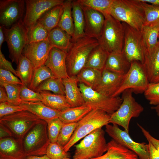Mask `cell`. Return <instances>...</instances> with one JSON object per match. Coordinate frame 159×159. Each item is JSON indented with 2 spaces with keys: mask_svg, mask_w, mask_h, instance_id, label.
<instances>
[{
  "mask_svg": "<svg viewBox=\"0 0 159 159\" xmlns=\"http://www.w3.org/2000/svg\"><path fill=\"white\" fill-rule=\"evenodd\" d=\"M143 65L150 83L159 82V39L155 47L145 53Z\"/></svg>",
  "mask_w": 159,
  "mask_h": 159,
  "instance_id": "44dd1931",
  "label": "cell"
},
{
  "mask_svg": "<svg viewBox=\"0 0 159 159\" xmlns=\"http://www.w3.org/2000/svg\"><path fill=\"white\" fill-rule=\"evenodd\" d=\"M19 105L47 123L59 117L61 112L47 106L41 101L22 102Z\"/></svg>",
  "mask_w": 159,
  "mask_h": 159,
  "instance_id": "603a6c76",
  "label": "cell"
},
{
  "mask_svg": "<svg viewBox=\"0 0 159 159\" xmlns=\"http://www.w3.org/2000/svg\"><path fill=\"white\" fill-rule=\"evenodd\" d=\"M26 13L23 19L26 30L36 23L47 11L57 5H63V0H25Z\"/></svg>",
  "mask_w": 159,
  "mask_h": 159,
  "instance_id": "5bb4252c",
  "label": "cell"
},
{
  "mask_svg": "<svg viewBox=\"0 0 159 159\" xmlns=\"http://www.w3.org/2000/svg\"><path fill=\"white\" fill-rule=\"evenodd\" d=\"M77 122L64 124L58 136L57 143L64 147L69 142L76 128Z\"/></svg>",
  "mask_w": 159,
  "mask_h": 159,
  "instance_id": "b9f144b4",
  "label": "cell"
},
{
  "mask_svg": "<svg viewBox=\"0 0 159 159\" xmlns=\"http://www.w3.org/2000/svg\"><path fill=\"white\" fill-rule=\"evenodd\" d=\"M110 115L97 109H92L77 122L74 132L69 142L64 147L68 152L71 148L81 139L96 130L110 123Z\"/></svg>",
  "mask_w": 159,
  "mask_h": 159,
  "instance_id": "3957f363",
  "label": "cell"
},
{
  "mask_svg": "<svg viewBox=\"0 0 159 159\" xmlns=\"http://www.w3.org/2000/svg\"><path fill=\"white\" fill-rule=\"evenodd\" d=\"M23 140L12 137L0 139V159H26Z\"/></svg>",
  "mask_w": 159,
  "mask_h": 159,
  "instance_id": "ffe728a7",
  "label": "cell"
},
{
  "mask_svg": "<svg viewBox=\"0 0 159 159\" xmlns=\"http://www.w3.org/2000/svg\"><path fill=\"white\" fill-rule=\"evenodd\" d=\"M152 107L153 109L155 111L157 115L159 118V104L158 105L154 106Z\"/></svg>",
  "mask_w": 159,
  "mask_h": 159,
  "instance_id": "680465c9",
  "label": "cell"
},
{
  "mask_svg": "<svg viewBox=\"0 0 159 159\" xmlns=\"http://www.w3.org/2000/svg\"><path fill=\"white\" fill-rule=\"evenodd\" d=\"M0 82L11 85H23L20 80L13 73L1 69H0Z\"/></svg>",
  "mask_w": 159,
  "mask_h": 159,
  "instance_id": "c3c4849f",
  "label": "cell"
},
{
  "mask_svg": "<svg viewBox=\"0 0 159 159\" xmlns=\"http://www.w3.org/2000/svg\"><path fill=\"white\" fill-rule=\"evenodd\" d=\"M147 47L146 52L153 49L157 45L159 34V21L153 24L143 26L140 31Z\"/></svg>",
  "mask_w": 159,
  "mask_h": 159,
  "instance_id": "e575fe53",
  "label": "cell"
},
{
  "mask_svg": "<svg viewBox=\"0 0 159 159\" xmlns=\"http://www.w3.org/2000/svg\"><path fill=\"white\" fill-rule=\"evenodd\" d=\"M16 70L17 77L23 85L29 87L31 82L34 68L30 61L22 54L19 58Z\"/></svg>",
  "mask_w": 159,
  "mask_h": 159,
  "instance_id": "4dcf8cb0",
  "label": "cell"
},
{
  "mask_svg": "<svg viewBox=\"0 0 159 159\" xmlns=\"http://www.w3.org/2000/svg\"><path fill=\"white\" fill-rule=\"evenodd\" d=\"M85 102L92 109L102 110L111 115L119 108L122 102L119 96L109 97L98 92L84 83L78 85Z\"/></svg>",
  "mask_w": 159,
  "mask_h": 159,
  "instance_id": "30bf717a",
  "label": "cell"
},
{
  "mask_svg": "<svg viewBox=\"0 0 159 159\" xmlns=\"http://www.w3.org/2000/svg\"><path fill=\"white\" fill-rule=\"evenodd\" d=\"M149 83L143 64L136 61L132 62L129 69L124 75L121 85L114 97L119 96L127 89L131 90L136 94L144 93Z\"/></svg>",
  "mask_w": 159,
  "mask_h": 159,
  "instance_id": "8fae6325",
  "label": "cell"
},
{
  "mask_svg": "<svg viewBox=\"0 0 159 159\" xmlns=\"http://www.w3.org/2000/svg\"><path fill=\"white\" fill-rule=\"evenodd\" d=\"M145 98L149 104L154 106L159 104V82L149 83L144 93Z\"/></svg>",
  "mask_w": 159,
  "mask_h": 159,
  "instance_id": "f6af8a7d",
  "label": "cell"
},
{
  "mask_svg": "<svg viewBox=\"0 0 159 159\" xmlns=\"http://www.w3.org/2000/svg\"><path fill=\"white\" fill-rule=\"evenodd\" d=\"M65 88V97L72 107L80 106L85 104V102L75 76L69 77L62 79Z\"/></svg>",
  "mask_w": 159,
  "mask_h": 159,
  "instance_id": "7402d4cb",
  "label": "cell"
},
{
  "mask_svg": "<svg viewBox=\"0 0 159 159\" xmlns=\"http://www.w3.org/2000/svg\"><path fill=\"white\" fill-rule=\"evenodd\" d=\"M46 155L50 159H64L69 158L68 152H66L64 148L57 142L50 143L47 148Z\"/></svg>",
  "mask_w": 159,
  "mask_h": 159,
  "instance_id": "ee69618b",
  "label": "cell"
},
{
  "mask_svg": "<svg viewBox=\"0 0 159 159\" xmlns=\"http://www.w3.org/2000/svg\"><path fill=\"white\" fill-rule=\"evenodd\" d=\"M81 5L85 17V35L98 40L103 28L105 16L100 12Z\"/></svg>",
  "mask_w": 159,
  "mask_h": 159,
  "instance_id": "e0dca14e",
  "label": "cell"
},
{
  "mask_svg": "<svg viewBox=\"0 0 159 159\" xmlns=\"http://www.w3.org/2000/svg\"><path fill=\"white\" fill-rule=\"evenodd\" d=\"M54 77L50 69L43 64L34 69L32 81L28 88L35 91L42 83Z\"/></svg>",
  "mask_w": 159,
  "mask_h": 159,
  "instance_id": "74e56055",
  "label": "cell"
},
{
  "mask_svg": "<svg viewBox=\"0 0 159 159\" xmlns=\"http://www.w3.org/2000/svg\"><path fill=\"white\" fill-rule=\"evenodd\" d=\"M130 64L122 51L113 52L109 53L104 69L125 75L129 69Z\"/></svg>",
  "mask_w": 159,
  "mask_h": 159,
  "instance_id": "d4e9b609",
  "label": "cell"
},
{
  "mask_svg": "<svg viewBox=\"0 0 159 159\" xmlns=\"http://www.w3.org/2000/svg\"><path fill=\"white\" fill-rule=\"evenodd\" d=\"M109 54L99 45L91 52L85 67L102 70L105 68Z\"/></svg>",
  "mask_w": 159,
  "mask_h": 159,
  "instance_id": "f546056e",
  "label": "cell"
},
{
  "mask_svg": "<svg viewBox=\"0 0 159 159\" xmlns=\"http://www.w3.org/2000/svg\"><path fill=\"white\" fill-rule=\"evenodd\" d=\"M72 14L74 24V33L72 42L76 41L85 35V19L81 4L78 0H72Z\"/></svg>",
  "mask_w": 159,
  "mask_h": 159,
  "instance_id": "484cf974",
  "label": "cell"
},
{
  "mask_svg": "<svg viewBox=\"0 0 159 159\" xmlns=\"http://www.w3.org/2000/svg\"><path fill=\"white\" fill-rule=\"evenodd\" d=\"M109 14L117 20L140 31L145 22V13L139 0H114Z\"/></svg>",
  "mask_w": 159,
  "mask_h": 159,
  "instance_id": "7a4b0ae2",
  "label": "cell"
},
{
  "mask_svg": "<svg viewBox=\"0 0 159 159\" xmlns=\"http://www.w3.org/2000/svg\"><path fill=\"white\" fill-rule=\"evenodd\" d=\"M141 2L145 15L143 26L150 25L159 21V6Z\"/></svg>",
  "mask_w": 159,
  "mask_h": 159,
  "instance_id": "ab89813d",
  "label": "cell"
},
{
  "mask_svg": "<svg viewBox=\"0 0 159 159\" xmlns=\"http://www.w3.org/2000/svg\"><path fill=\"white\" fill-rule=\"evenodd\" d=\"M158 38H159V34L158 35Z\"/></svg>",
  "mask_w": 159,
  "mask_h": 159,
  "instance_id": "94428289",
  "label": "cell"
},
{
  "mask_svg": "<svg viewBox=\"0 0 159 159\" xmlns=\"http://www.w3.org/2000/svg\"><path fill=\"white\" fill-rule=\"evenodd\" d=\"M47 124L48 134L50 142H57L60 130L64 123L58 117L51 120Z\"/></svg>",
  "mask_w": 159,
  "mask_h": 159,
  "instance_id": "7bdbcfd3",
  "label": "cell"
},
{
  "mask_svg": "<svg viewBox=\"0 0 159 159\" xmlns=\"http://www.w3.org/2000/svg\"><path fill=\"white\" fill-rule=\"evenodd\" d=\"M20 96L22 102H42V100L40 92L34 91L23 85H21Z\"/></svg>",
  "mask_w": 159,
  "mask_h": 159,
  "instance_id": "bcb514c9",
  "label": "cell"
},
{
  "mask_svg": "<svg viewBox=\"0 0 159 159\" xmlns=\"http://www.w3.org/2000/svg\"><path fill=\"white\" fill-rule=\"evenodd\" d=\"M137 125L148 142L151 143L154 148L159 151V139L154 137L148 131L139 124L137 123Z\"/></svg>",
  "mask_w": 159,
  "mask_h": 159,
  "instance_id": "681fc988",
  "label": "cell"
},
{
  "mask_svg": "<svg viewBox=\"0 0 159 159\" xmlns=\"http://www.w3.org/2000/svg\"><path fill=\"white\" fill-rule=\"evenodd\" d=\"M139 1L142 2H146L159 6V0H139Z\"/></svg>",
  "mask_w": 159,
  "mask_h": 159,
  "instance_id": "6f0895ef",
  "label": "cell"
},
{
  "mask_svg": "<svg viewBox=\"0 0 159 159\" xmlns=\"http://www.w3.org/2000/svg\"><path fill=\"white\" fill-rule=\"evenodd\" d=\"M26 30L27 44L39 42L48 39L49 32L37 22Z\"/></svg>",
  "mask_w": 159,
  "mask_h": 159,
  "instance_id": "8d00e7d4",
  "label": "cell"
},
{
  "mask_svg": "<svg viewBox=\"0 0 159 159\" xmlns=\"http://www.w3.org/2000/svg\"><path fill=\"white\" fill-rule=\"evenodd\" d=\"M0 69L9 71L17 77L16 70L13 67L11 63L6 59L0 49Z\"/></svg>",
  "mask_w": 159,
  "mask_h": 159,
  "instance_id": "f907efd6",
  "label": "cell"
},
{
  "mask_svg": "<svg viewBox=\"0 0 159 159\" xmlns=\"http://www.w3.org/2000/svg\"><path fill=\"white\" fill-rule=\"evenodd\" d=\"M72 0L64 1L62 13L57 26L72 37L74 33V24L72 14Z\"/></svg>",
  "mask_w": 159,
  "mask_h": 159,
  "instance_id": "d6a6232c",
  "label": "cell"
},
{
  "mask_svg": "<svg viewBox=\"0 0 159 159\" xmlns=\"http://www.w3.org/2000/svg\"><path fill=\"white\" fill-rule=\"evenodd\" d=\"M105 126L106 132L113 140L133 151L139 159H148L149 153L148 144L135 141L131 138L129 133L121 129L117 125L109 124Z\"/></svg>",
  "mask_w": 159,
  "mask_h": 159,
  "instance_id": "4fadbf2b",
  "label": "cell"
},
{
  "mask_svg": "<svg viewBox=\"0 0 159 159\" xmlns=\"http://www.w3.org/2000/svg\"><path fill=\"white\" fill-rule=\"evenodd\" d=\"M71 159L69 158H65V159Z\"/></svg>",
  "mask_w": 159,
  "mask_h": 159,
  "instance_id": "91938a15",
  "label": "cell"
},
{
  "mask_svg": "<svg viewBox=\"0 0 159 159\" xmlns=\"http://www.w3.org/2000/svg\"><path fill=\"white\" fill-rule=\"evenodd\" d=\"M63 7V4L52 8L46 11L37 22L49 32L57 26Z\"/></svg>",
  "mask_w": 159,
  "mask_h": 159,
  "instance_id": "1f68e13d",
  "label": "cell"
},
{
  "mask_svg": "<svg viewBox=\"0 0 159 159\" xmlns=\"http://www.w3.org/2000/svg\"><path fill=\"white\" fill-rule=\"evenodd\" d=\"M25 1H0V26L8 28L22 19Z\"/></svg>",
  "mask_w": 159,
  "mask_h": 159,
  "instance_id": "9a60e30c",
  "label": "cell"
},
{
  "mask_svg": "<svg viewBox=\"0 0 159 159\" xmlns=\"http://www.w3.org/2000/svg\"><path fill=\"white\" fill-rule=\"evenodd\" d=\"M47 131V124L42 120L35 125L23 139L24 149L27 156L46 154L50 143Z\"/></svg>",
  "mask_w": 159,
  "mask_h": 159,
  "instance_id": "ba28073f",
  "label": "cell"
},
{
  "mask_svg": "<svg viewBox=\"0 0 159 159\" xmlns=\"http://www.w3.org/2000/svg\"><path fill=\"white\" fill-rule=\"evenodd\" d=\"M24 110H26L20 105H14L8 102L0 103V118Z\"/></svg>",
  "mask_w": 159,
  "mask_h": 159,
  "instance_id": "7dc6e473",
  "label": "cell"
},
{
  "mask_svg": "<svg viewBox=\"0 0 159 159\" xmlns=\"http://www.w3.org/2000/svg\"><path fill=\"white\" fill-rule=\"evenodd\" d=\"M149 156L148 159H159V151L152 145L148 142Z\"/></svg>",
  "mask_w": 159,
  "mask_h": 159,
  "instance_id": "816d5d0a",
  "label": "cell"
},
{
  "mask_svg": "<svg viewBox=\"0 0 159 159\" xmlns=\"http://www.w3.org/2000/svg\"><path fill=\"white\" fill-rule=\"evenodd\" d=\"M9 53V57L17 65L27 44V30L21 19L10 28L3 26Z\"/></svg>",
  "mask_w": 159,
  "mask_h": 159,
  "instance_id": "7c38bea8",
  "label": "cell"
},
{
  "mask_svg": "<svg viewBox=\"0 0 159 159\" xmlns=\"http://www.w3.org/2000/svg\"><path fill=\"white\" fill-rule=\"evenodd\" d=\"M91 159H139L133 151L112 139L107 143V150L102 155Z\"/></svg>",
  "mask_w": 159,
  "mask_h": 159,
  "instance_id": "cb8c5ba5",
  "label": "cell"
},
{
  "mask_svg": "<svg viewBox=\"0 0 159 159\" xmlns=\"http://www.w3.org/2000/svg\"><path fill=\"white\" fill-rule=\"evenodd\" d=\"M44 91L65 96V88L62 79L55 77L48 78L40 85L35 92H39Z\"/></svg>",
  "mask_w": 159,
  "mask_h": 159,
  "instance_id": "d590c367",
  "label": "cell"
},
{
  "mask_svg": "<svg viewBox=\"0 0 159 159\" xmlns=\"http://www.w3.org/2000/svg\"><path fill=\"white\" fill-rule=\"evenodd\" d=\"M124 75L104 69L102 71L100 81L93 89L106 96L114 97L121 85Z\"/></svg>",
  "mask_w": 159,
  "mask_h": 159,
  "instance_id": "ac0fdd59",
  "label": "cell"
},
{
  "mask_svg": "<svg viewBox=\"0 0 159 159\" xmlns=\"http://www.w3.org/2000/svg\"><path fill=\"white\" fill-rule=\"evenodd\" d=\"M99 45L97 39L86 35L72 42L66 59L69 77L76 76L85 67L91 52Z\"/></svg>",
  "mask_w": 159,
  "mask_h": 159,
  "instance_id": "6da1fadb",
  "label": "cell"
},
{
  "mask_svg": "<svg viewBox=\"0 0 159 159\" xmlns=\"http://www.w3.org/2000/svg\"><path fill=\"white\" fill-rule=\"evenodd\" d=\"M133 92L127 89L122 93V102L117 110L110 115L109 123L122 127L129 133L130 121L138 117L144 110L143 107L135 100Z\"/></svg>",
  "mask_w": 159,
  "mask_h": 159,
  "instance_id": "52a82bcc",
  "label": "cell"
},
{
  "mask_svg": "<svg viewBox=\"0 0 159 159\" xmlns=\"http://www.w3.org/2000/svg\"><path fill=\"white\" fill-rule=\"evenodd\" d=\"M52 48L47 39L39 42L27 44L22 54L30 61L35 69L44 64Z\"/></svg>",
  "mask_w": 159,
  "mask_h": 159,
  "instance_id": "2e32d148",
  "label": "cell"
},
{
  "mask_svg": "<svg viewBox=\"0 0 159 159\" xmlns=\"http://www.w3.org/2000/svg\"><path fill=\"white\" fill-rule=\"evenodd\" d=\"M26 159H50L46 155L42 156L29 155L27 156Z\"/></svg>",
  "mask_w": 159,
  "mask_h": 159,
  "instance_id": "db71d44e",
  "label": "cell"
},
{
  "mask_svg": "<svg viewBox=\"0 0 159 159\" xmlns=\"http://www.w3.org/2000/svg\"><path fill=\"white\" fill-rule=\"evenodd\" d=\"M7 95L4 88L0 85V103L8 102Z\"/></svg>",
  "mask_w": 159,
  "mask_h": 159,
  "instance_id": "f5cc1de1",
  "label": "cell"
},
{
  "mask_svg": "<svg viewBox=\"0 0 159 159\" xmlns=\"http://www.w3.org/2000/svg\"><path fill=\"white\" fill-rule=\"evenodd\" d=\"M67 52L53 47L44 64L49 68L54 77L62 79L68 77L66 59Z\"/></svg>",
  "mask_w": 159,
  "mask_h": 159,
  "instance_id": "d6986e66",
  "label": "cell"
},
{
  "mask_svg": "<svg viewBox=\"0 0 159 159\" xmlns=\"http://www.w3.org/2000/svg\"><path fill=\"white\" fill-rule=\"evenodd\" d=\"M102 71L88 67H84L76 76L78 82L94 89L99 83Z\"/></svg>",
  "mask_w": 159,
  "mask_h": 159,
  "instance_id": "836d02e7",
  "label": "cell"
},
{
  "mask_svg": "<svg viewBox=\"0 0 159 159\" xmlns=\"http://www.w3.org/2000/svg\"><path fill=\"white\" fill-rule=\"evenodd\" d=\"M10 137L8 132L3 127L0 126V139Z\"/></svg>",
  "mask_w": 159,
  "mask_h": 159,
  "instance_id": "11a10c76",
  "label": "cell"
},
{
  "mask_svg": "<svg viewBox=\"0 0 159 159\" xmlns=\"http://www.w3.org/2000/svg\"><path fill=\"white\" fill-rule=\"evenodd\" d=\"M122 23L125 31L123 52L130 63L136 61L143 64L147 47L141 31Z\"/></svg>",
  "mask_w": 159,
  "mask_h": 159,
  "instance_id": "9c48e42d",
  "label": "cell"
},
{
  "mask_svg": "<svg viewBox=\"0 0 159 159\" xmlns=\"http://www.w3.org/2000/svg\"><path fill=\"white\" fill-rule=\"evenodd\" d=\"M82 5L102 13L105 17L109 15L110 8L114 0H78Z\"/></svg>",
  "mask_w": 159,
  "mask_h": 159,
  "instance_id": "f35d334b",
  "label": "cell"
},
{
  "mask_svg": "<svg viewBox=\"0 0 159 159\" xmlns=\"http://www.w3.org/2000/svg\"><path fill=\"white\" fill-rule=\"evenodd\" d=\"M5 41V38L3 26H0V49H1L3 43Z\"/></svg>",
  "mask_w": 159,
  "mask_h": 159,
  "instance_id": "9f6ffc18",
  "label": "cell"
},
{
  "mask_svg": "<svg viewBox=\"0 0 159 159\" xmlns=\"http://www.w3.org/2000/svg\"><path fill=\"white\" fill-rule=\"evenodd\" d=\"M48 39L52 47L67 52L72 43V37L58 26L49 32Z\"/></svg>",
  "mask_w": 159,
  "mask_h": 159,
  "instance_id": "4316f807",
  "label": "cell"
},
{
  "mask_svg": "<svg viewBox=\"0 0 159 159\" xmlns=\"http://www.w3.org/2000/svg\"><path fill=\"white\" fill-rule=\"evenodd\" d=\"M105 17L103 28L98 40L99 45L109 53L122 51L125 36L122 23L110 15Z\"/></svg>",
  "mask_w": 159,
  "mask_h": 159,
  "instance_id": "8992f818",
  "label": "cell"
},
{
  "mask_svg": "<svg viewBox=\"0 0 159 159\" xmlns=\"http://www.w3.org/2000/svg\"><path fill=\"white\" fill-rule=\"evenodd\" d=\"M42 120L31 112L24 110L0 118V126L10 137L23 140L27 132Z\"/></svg>",
  "mask_w": 159,
  "mask_h": 159,
  "instance_id": "277c9868",
  "label": "cell"
},
{
  "mask_svg": "<svg viewBox=\"0 0 159 159\" xmlns=\"http://www.w3.org/2000/svg\"><path fill=\"white\" fill-rule=\"evenodd\" d=\"M92 110L91 107L86 104L70 107L61 111L59 118L64 124L77 122Z\"/></svg>",
  "mask_w": 159,
  "mask_h": 159,
  "instance_id": "83f0119b",
  "label": "cell"
},
{
  "mask_svg": "<svg viewBox=\"0 0 159 159\" xmlns=\"http://www.w3.org/2000/svg\"><path fill=\"white\" fill-rule=\"evenodd\" d=\"M39 92L42 97V102L52 109L62 111L72 107L64 95L52 93L46 91Z\"/></svg>",
  "mask_w": 159,
  "mask_h": 159,
  "instance_id": "f1b7e54d",
  "label": "cell"
},
{
  "mask_svg": "<svg viewBox=\"0 0 159 159\" xmlns=\"http://www.w3.org/2000/svg\"><path fill=\"white\" fill-rule=\"evenodd\" d=\"M73 159H91L102 155L107 150L105 132L102 128L95 130L75 145Z\"/></svg>",
  "mask_w": 159,
  "mask_h": 159,
  "instance_id": "5b68a950",
  "label": "cell"
},
{
  "mask_svg": "<svg viewBox=\"0 0 159 159\" xmlns=\"http://www.w3.org/2000/svg\"><path fill=\"white\" fill-rule=\"evenodd\" d=\"M6 92L8 102L14 105H19L22 102L20 96L21 85H14L0 82Z\"/></svg>",
  "mask_w": 159,
  "mask_h": 159,
  "instance_id": "60d3db41",
  "label": "cell"
}]
</instances>
